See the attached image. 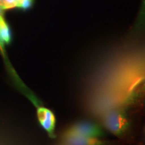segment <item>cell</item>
Here are the masks:
<instances>
[{
	"label": "cell",
	"instance_id": "6da1fadb",
	"mask_svg": "<svg viewBox=\"0 0 145 145\" xmlns=\"http://www.w3.org/2000/svg\"><path fill=\"white\" fill-rule=\"evenodd\" d=\"M104 127L118 138L124 137L130 131L131 120L124 108L110 110L103 119Z\"/></svg>",
	"mask_w": 145,
	"mask_h": 145
},
{
	"label": "cell",
	"instance_id": "9a60e30c",
	"mask_svg": "<svg viewBox=\"0 0 145 145\" xmlns=\"http://www.w3.org/2000/svg\"><path fill=\"white\" fill-rule=\"evenodd\" d=\"M1 0H0V2H1Z\"/></svg>",
	"mask_w": 145,
	"mask_h": 145
},
{
	"label": "cell",
	"instance_id": "52a82bcc",
	"mask_svg": "<svg viewBox=\"0 0 145 145\" xmlns=\"http://www.w3.org/2000/svg\"><path fill=\"white\" fill-rule=\"evenodd\" d=\"M145 28V0L142 1V5L138 16L137 18V22L136 24V29L138 30H142Z\"/></svg>",
	"mask_w": 145,
	"mask_h": 145
},
{
	"label": "cell",
	"instance_id": "7a4b0ae2",
	"mask_svg": "<svg viewBox=\"0 0 145 145\" xmlns=\"http://www.w3.org/2000/svg\"><path fill=\"white\" fill-rule=\"evenodd\" d=\"M64 133L98 138H101L106 136L104 130L100 126L89 121L76 122L69 127Z\"/></svg>",
	"mask_w": 145,
	"mask_h": 145
},
{
	"label": "cell",
	"instance_id": "30bf717a",
	"mask_svg": "<svg viewBox=\"0 0 145 145\" xmlns=\"http://www.w3.org/2000/svg\"><path fill=\"white\" fill-rule=\"evenodd\" d=\"M0 52H1V54L3 57L4 59H6V54H5V47H4V43L0 40Z\"/></svg>",
	"mask_w": 145,
	"mask_h": 145
},
{
	"label": "cell",
	"instance_id": "7c38bea8",
	"mask_svg": "<svg viewBox=\"0 0 145 145\" xmlns=\"http://www.w3.org/2000/svg\"><path fill=\"white\" fill-rule=\"evenodd\" d=\"M143 135H144V137L145 138V126H144V128H143Z\"/></svg>",
	"mask_w": 145,
	"mask_h": 145
},
{
	"label": "cell",
	"instance_id": "5b68a950",
	"mask_svg": "<svg viewBox=\"0 0 145 145\" xmlns=\"http://www.w3.org/2000/svg\"><path fill=\"white\" fill-rule=\"evenodd\" d=\"M0 40L7 44L12 41V32L3 16H0Z\"/></svg>",
	"mask_w": 145,
	"mask_h": 145
},
{
	"label": "cell",
	"instance_id": "ba28073f",
	"mask_svg": "<svg viewBox=\"0 0 145 145\" xmlns=\"http://www.w3.org/2000/svg\"><path fill=\"white\" fill-rule=\"evenodd\" d=\"M0 7L3 10L15 8L18 7V1L17 0H1Z\"/></svg>",
	"mask_w": 145,
	"mask_h": 145
},
{
	"label": "cell",
	"instance_id": "277c9868",
	"mask_svg": "<svg viewBox=\"0 0 145 145\" xmlns=\"http://www.w3.org/2000/svg\"><path fill=\"white\" fill-rule=\"evenodd\" d=\"M61 143L65 145H109L110 142L98 138L87 137L83 136L63 133Z\"/></svg>",
	"mask_w": 145,
	"mask_h": 145
},
{
	"label": "cell",
	"instance_id": "4fadbf2b",
	"mask_svg": "<svg viewBox=\"0 0 145 145\" xmlns=\"http://www.w3.org/2000/svg\"><path fill=\"white\" fill-rule=\"evenodd\" d=\"M143 104H144V106L145 108V95H144V99H143Z\"/></svg>",
	"mask_w": 145,
	"mask_h": 145
},
{
	"label": "cell",
	"instance_id": "8992f818",
	"mask_svg": "<svg viewBox=\"0 0 145 145\" xmlns=\"http://www.w3.org/2000/svg\"><path fill=\"white\" fill-rule=\"evenodd\" d=\"M145 95V77L138 81L134 85L132 88L131 93L130 94L129 99L130 100H135L137 97Z\"/></svg>",
	"mask_w": 145,
	"mask_h": 145
},
{
	"label": "cell",
	"instance_id": "8fae6325",
	"mask_svg": "<svg viewBox=\"0 0 145 145\" xmlns=\"http://www.w3.org/2000/svg\"><path fill=\"white\" fill-rule=\"evenodd\" d=\"M3 10L1 8V7H0V16H3Z\"/></svg>",
	"mask_w": 145,
	"mask_h": 145
},
{
	"label": "cell",
	"instance_id": "9c48e42d",
	"mask_svg": "<svg viewBox=\"0 0 145 145\" xmlns=\"http://www.w3.org/2000/svg\"><path fill=\"white\" fill-rule=\"evenodd\" d=\"M18 7L22 8L24 10H27L30 8L33 3V0H17Z\"/></svg>",
	"mask_w": 145,
	"mask_h": 145
},
{
	"label": "cell",
	"instance_id": "3957f363",
	"mask_svg": "<svg viewBox=\"0 0 145 145\" xmlns=\"http://www.w3.org/2000/svg\"><path fill=\"white\" fill-rule=\"evenodd\" d=\"M36 108V116L40 125L46 131L48 137L51 138H55L56 117L53 112L42 104Z\"/></svg>",
	"mask_w": 145,
	"mask_h": 145
},
{
	"label": "cell",
	"instance_id": "5bb4252c",
	"mask_svg": "<svg viewBox=\"0 0 145 145\" xmlns=\"http://www.w3.org/2000/svg\"><path fill=\"white\" fill-rule=\"evenodd\" d=\"M59 145H65V144H63V143H61V144H59Z\"/></svg>",
	"mask_w": 145,
	"mask_h": 145
}]
</instances>
